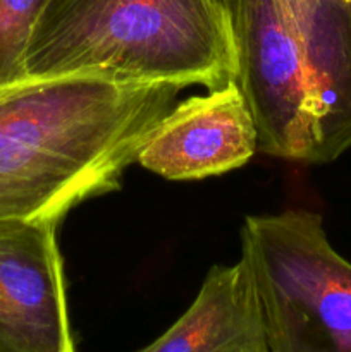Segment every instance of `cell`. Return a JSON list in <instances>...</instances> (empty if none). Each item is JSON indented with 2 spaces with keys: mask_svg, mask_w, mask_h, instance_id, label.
Masks as SVG:
<instances>
[{
  "mask_svg": "<svg viewBox=\"0 0 351 352\" xmlns=\"http://www.w3.org/2000/svg\"><path fill=\"white\" fill-rule=\"evenodd\" d=\"M181 89L98 72L0 89V220L58 223L119 189Z\"/></svg>",
  "mask_w": 351,
  "mask_h": 352,
  "instance_id": "cell-1",
  "label": "cell"
},
{
  "mask_svg": "<svg viewBox=\"0 0 351 352\" xmlns=\"http://www.w3.org/2000/svg\"><path fill=\"white\" fill-rule=\"evenodd\" d=\"M258 150L329 164L351 148V0H219Z\"/></svg>",
  "mask_w": 351,
  "mask_h": 352,
  "instance_id": "cell-2",
  "label": "cell"
},
{
  "mask_svg": "<svg viewBox=\"0 0 351 352\" xmlns=\"http://www.w3.org/2000/svg\"><path fill=\"white\" fill-rule=\"evenodd\" d=\"M24 69L26 78L98 72L215 91L236 79V48L219 0H50Z\"/></svg>",
  "mask_w": 351,
  "mask_h": 352,
  "instance_id": "cell-3",
  "label": "cell"
},
{
  "mask_svg": "<svg viewBox=\"0 0 351 352\" xmlns=\"http://www.w3.org/2000/svg\"><path fill=\"white\" fill-rule=\"evenodd\" d=\"M241 261L267 352H351V263L306 210L248 217Z\"/></svg>",
  "mask_w": 351,
  "mask_h": 352,
  "instance_id": "cell-4",
  "label": "cell"
},
{
  "mask_svg": "<svg viewBox=\"0 0 351 352\" xmlns=\"http://www.w3.org/2000/svg\"><path fill=\"white\" fill-rule=\"evenodd\" d=\"M55 229L0 220V352H76Z\"/></svg>",
  "mask_w": 351,
  "mask_h": 352,
  "instance_id": "cell-5",
  "label": "cell"
},
{
  "mask_svg": "<svg viewBox=\"0 0 351 352\" xmlns=\"http://www.w3.org/2000/svg\"><path fill=\"white\" fill-rule=\"evenodd\" d=\"M258 131L236 82L174 105L138 155V164L169 181H196L248 164Z\"/></svg>",
  "mask_w": 351,
  "mask_h": 352,
  "instance_id": "cell-6",
  "label": "cell"
},
{
  "mask_svg": "<svg viewBox=\"0 0 351 352\" xmlns=\"http://www.w3.org/2000/svg\"><path fill=\"white\" fill-rule=\"evenodd\" d=\"M265 344L257 299L243 261L213 267L193 305L138 352H234Z\"/></svg>",
  "mask_w": 351,
  "mask_h": 352,
  "instance_id": "cell-7",
  "label": "cell"
},
{
  "mask_svg": "<svg viewBox=\"0 0 351 352\" xmlns=\"http://www.w3.org/2000/svg\"><path fill=\"white\" fill-rule=\"evenodd\" d=\"M50 0H0V89L26 79L28 45Z\"/></svg>",
  "mask_w": 351,
  "mask_h": 352,
  "instance_id": "cell-8",
  "label": "cell"
},
{
  "mask_svg": "<svg viewBox=\"0 0 351 352\" xmlns=\"http://www.w3.org/2000/svg\"><path fill=\"white\" fill-rule=\"evenodd\" d=\"M234 352H267V346H265V344H260V346H248V347H241V349Z\"/></svg>",
  "mask_w": 351,
  "mask_h": 352,
  "instance_id": "cell-9",
  "label": "cell"
}]
</instances>
